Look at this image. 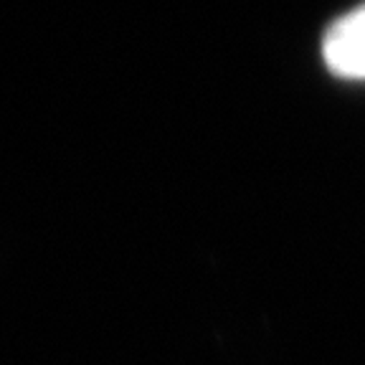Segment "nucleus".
Instances as JSON below:
<instances>
[{
    "label": "nucleus",
    "mask_w": 365,
    "mask_h": 365,
    "mask_svg": "<svg viewBox=\"0 0 365 365\" xmlns=\"http://www.w3.org/2000/svg\"><path fill=\"white\" fill-rule=\"evenodd\" d=\"M325 61L335 74L365 79V11L342 18L327 31Z\"/></svg>",
    "instance_id": "nucleus-1"
}]
</instances>
